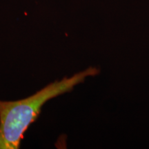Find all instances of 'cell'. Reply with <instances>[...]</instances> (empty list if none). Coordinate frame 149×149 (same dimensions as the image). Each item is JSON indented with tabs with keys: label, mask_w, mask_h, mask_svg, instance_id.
Listing matches in <instances>:
<instances>
[{
	"label": "cell",
	"mask_w": 149,
	"mask_h": 149,
	"mask_svg": "<svg viewBox=\"0 0 149 149\" xmlns=\"http://www.w3.org/2000/svg\"><path fill=\"white\" fill-rule=\"evenodd\" d=\"M99 73L98 68L90 67L72 77L53 81L28 97L17 101L0 100V149L19 148L24 133L46 102L70 92L87 77Z\"/></svg>",
	"instance_id": "obj_1"
}]
</instances>
